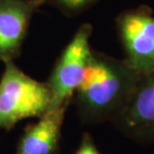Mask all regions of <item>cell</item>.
I'll use <instances>...</instances> for the list:
<instances>
[{
	"mask_svg": "<svg viewBox=\"0 0 154 154\" xmlns=\"http://www.w3.org/2000/svg\"><path fill=\"white\" fill-rule=\"evenodd\" d=\"M92 32L90 23L80 25L57 58L46 81L51 93V109L68 107L72 103L93 51L90 45Z\"/></svg>",
	"mask_w": 154,
	"mask_h": 154,
	"instance_id": "3",
	"label": "cell"
},
{
	"mask_svg": "<svg viewBox=\"0 0 154 154\" xmlns=\"http://www.w3.org/2000/svg\"><path fill=\"white\" fill-rule=\"evenodd\" d=\"M67 108L50 109L39 121L27 126L18 143L16 154H57Z\"/></svg>",
	"mask_w": 154,
	"mask_h": 154,
	"instance_id": "7",
	"label": "cell"
},
{
	"mask_svg": "<svg viewBox=\"0 0 154 154\" xmlns=\"http://www.w3.org/2000/svg\"><path fill=\"white\" fill-rule=\"evenodd\" d=\"M101 0H44V4H49L67 17H75L96 5Z\"/></svg>",
	"mask_w": 154,
	"mask_h": 154,
	"instance_id": "8",
	"label": "cell"
},
{
	"mask_svg": "<svg viewBox=\"0 0 154 154\" xmlns=\"http://www.w3.org/2000/svg\"><path fill=\"white\" fill-rule=\"evenodd\" d=\"M113 124L135 142L154 143V71L140 74L128 106Z\"/></svg>",
	"mask_w": 154,
	"mask_h": 154,
	"instance_id": "5",
	"label": "cell"
},
{
	"mask_svg": "<svg viewBox=\"0 0 154 154\" xmlns=\"http://www.w3.org/2000/svg\"><path fill=\"white\" fill-rule=\"evenodd\" d=\"M0 79V129L10 130L26 118H40L51 109V93L46 82L24 73L14 61L4 62Z\"/></svg>",
	"mask_w": 154,
	"mask_h": 154,
	"instance_id": "2",
	"label": "cell"
},
{
	"mask_svg": "<svg viewBox=\"0 0 154 154\" xmlns=\"http://www.w3.org/2000/svg\"><path fill=\"white\" fill-rule=\"evenodd\" d=\"M115 25L126 63L139 74L154 71V12L141 4L122 11Z\"/></svg>",
	"mask_w": 154,
	"mask_h": 154,
	"instance_id": "4",
	"label": "cell"
},
{
	"mask_svg": "<svg viewBox=\"0 0 154 154\" xmlns=\"http://www.w3.org/2000/svg\"><path fill=\"white\" fill-rule=\"evenodd\" d=\"M74 154H103L97 148L96 144L94 143V140L90 133L85 132L82 135L81 141L78 146V148L76 149Z\"/></svg>",
	"mask_w": 154,
	"mask_h": 154,
	"instance_id": "9",
	"label": "cell"
},
{
	"mask_svg": "<svg viewBox=\"0 0 154 154\" xmlns=\"http://www.w3.org/2000/svg\"><path fill=\"white\" fill-rule=\"evenodd\" d=\"M44 0H0V60L14 61L22 45L33 15Z\"/></svg>",
	"mask_w": 154,
	"mask_h": 154,
	"instance_id": "6",
	"label": "cell"
},
{
	"mask_svg": "<svg viewBox=\"0 0 154 154\" xmlns=\"http://www.w3.org/2000/svg\"><path fill=\"white\" fill-rule=\"evenodd\" d=\"M139 77L124 59L93 49L84 78L73 97L81 122L114 123L128 106Z\"/></svg>",
	"mask_w": 154,
	"mask_h": 154,
	"instance_id": "1",
	"label": "cell"
}]
</instances>
